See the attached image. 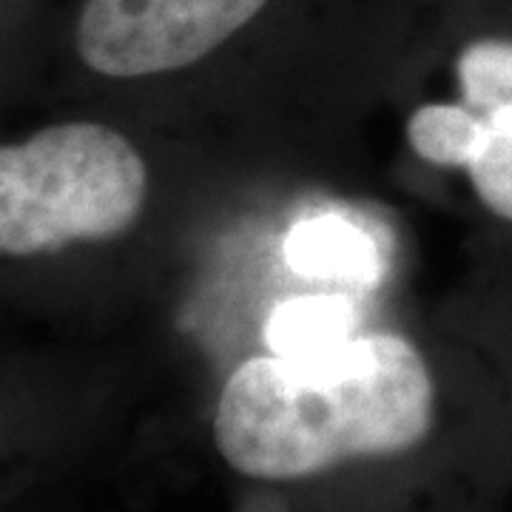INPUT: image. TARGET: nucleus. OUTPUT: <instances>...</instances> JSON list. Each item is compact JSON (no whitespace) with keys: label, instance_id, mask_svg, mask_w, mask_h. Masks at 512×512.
<instances>
[{"label":"nucleus","instance_id":"obj_1","mask_svg":"<svg viewBox=\"0 0 512 512\" xmlns=\"http://www.w3.org/2000/svg\"><path fill=\"white\" fill-rule=\"evenodd\" d=\"M439 393L413 342L362 333L316 356H251L214 410L222 461L251 481H305L353 461L407 456L430 436Z\"/></svg>","mask_w":512,"mask_h":512},{"label":"nucleus","instance_id":"obj_2","mask_svg":"<svg viewBox=\"0 0 512 512\" xmlns=\"http://www.w3.org/2000/svg\"><path fill=\"white\" fill-rule=\"evenodd\" d=\"M148 200V165L117 128L66 120L0 148V251L9 259L123 237Z\"/></svg>","mask_w":512,"mask_h":512},{"label":"nucleus","instance_id":"obj_3","mask_svg":"<svg viewBox=\"0 0 512 512\" xmlns=\"http://www.w3.org/2000/svg\"><path fill=\"white\" fill-rule=\"evenodd\" d=\"M456 100L421 103L404 137L430 165L461 171L490 220L512 228V0H447Z\"/></svg>","mask_w":512,"mask_h":512},{"label":"nucleus","instance_id":"obj_4","mask_svg":"<svg viewBox=\"0 0 512 512\" xmlns=\"http://www.w3.org/2000/svg\"><path fill=\"white\" fill-rule=\"evenodd\" d=\"M288 0H80L72 52L106 80H148L202 66L265 29Z\"/></svg>","mask_w":512,"mask_h":512},{"label":"nucleus","instance_id":"obj_5","mask_svg":"<svg viewBox=\"0 0 512 512\" xmlns=\"http://www.w3.org/2000/svg\"><path fill=\"white\" fill-rule=\"evenodd\" d=\"M376 245L353 222L322 214L293 225L285 259L296 274L370 285L379 276Z\"/></svg>","mask_w":512,"mask_h":512},{"label":"nucleus","instance_id":"obj_6","mask_svg":"<svg viewBox=\"0 0 512 512\" xmlns=\"http://www.w3.org/2000/svg\"><path fill=\"white\" fill-rule=\"evenodd\" d=\"M356 325L359 313L345 296H293L271 311L265 339L279 356H316L350 342Z\"/></svg>","mask_w":512,"mask_h":512},{"label":"nucleus","instance_id":"obj_7","mask_svg":"<svg viewBox=\"0 0 512 512\" xmlns=\"http://www.w3.org/2000/svg\"><path fill=\"white\" fill-rule=\"evenodd\" d=\"M507 407H510V433H512V373H510V393H507Z\"/></svg>","mask_w":512,"mask_h":512}]
</instances>
